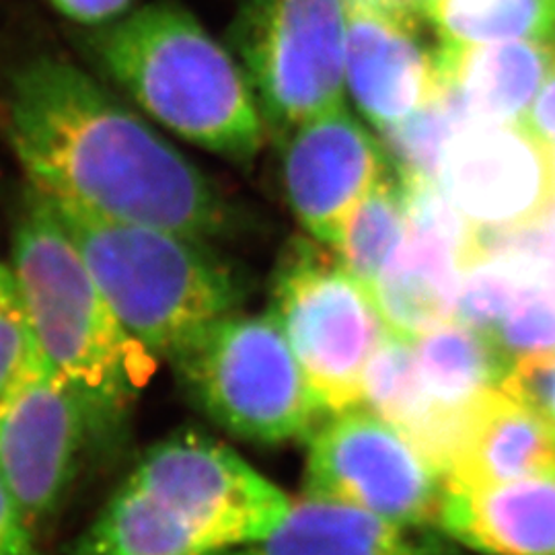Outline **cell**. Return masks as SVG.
Returning <instances> with one entry per match:
<instances>
[{
  "instance_id": "cell-25",
  "label": "cell",
  "mask_w": 555,
  "mask_h": 555,
  "mask_svg": "<svg viewBox=\"0 0 555 555\" xmlns=\"http://www.w3.org/2000/svg\"><path fill=\"white\" fill-rule=\"evenodd\" d=\"M504 261L529 286L555 291V224H539L515 231H477L476 254Z\"/></svg>"
},
{
  "instance_id": "cell-10",
  "label": "cell",
  "mask_w": 555,
  "mask_h": 555,
  "mask_svg": "<svg viewBox=\"0 0 555 555\" xmlns=\"http://www.w3.org/2000/svg\"><path fill=\"white\" fill-rule=\"evenodd\" d=\"M98 422L95 410L40 350L0 393V479L31 529L59 508Z\"/></svg>"
},
{
  "instance_id": "cell-9",
  "label": "cell",
  "mask_w": 555,
  "mask_h": 555,
  "mask_svg": "<svg viewBox=\"0 0 555 555\" xmlns=\"http://www.w3.org/2000/svg\"><path fill=\"white\" fill-rule=\"evenodd\" d=\"M305 496L325 498L401 527H438L444 476L366 405L327 416L309 437Z\"/></svg>"
},
{
  "instance_id": "cell-22",
  "label": "cell",
  "mask_w": 555,
  "mask_h": 555,
  "mask_svg": "<svg viewBox=\"0 0 555 555\" xmlns=\"http://www.w3.org/2000/svg\"><path fill=\"white\" fill-rule=\"evenodd\" d=\"M408 231V204L401 183L383 179L344 222L332 251L371 293L378 274Z\"/></svg>"
},
{
  "instance_id": "cell-12",
  "label": "cell",
  "mask_w": 555,
  "mask_h": 555,
  "mask_svg": "<svg viewBox=\"0 0 555 555\" xmlns=\"http://www.w3.org/2000/svg\"><path fill=\"white\" fill-rule=\"evenodd\" d=\"M401 188L408 231L378 274L373 295L387 330L414 341L453 319L463 266L476 251L477 229L463 219L438 181Z\"/></svg>"
},
{
  "instance_id": "cell-32",
  "label": "cell",
  "mask_w": 555,
  "mask_h": 555,
  "mask_svg": "<svg viewBox=\"0 0 555 555\" xmlns=\"http://www.w3.org/2000/svg\"><path fill=\"white\" fill-rule=\"evenodd\" d=\"M366 2H375V4L387 7V9H401V11L422 13V0H366Z\"/></svg>"
},
{
  "instance_id": "cell-5",
  "label": "cell",
  "mask_w": 555,
  "mask_h": 555,
  "mask_svg": "<svg viewBox=\"0 0 555 555\" xmlns=\"http://www.w3.org/2000/svg\"><path fill=\"white\" fill-rule=\"evenodd\" d=\"M171 362L192 401L233 437L282 444L311 437L323 416L270 311L220 319Z\"/></svg>"
},
{
  "instance_id": "cell-14",
  "label": "cell",
  "mask_w": 555,
  "mask_h": 555,
  "mask_svg": "<svg viewBox=\"0 0 555 555\" xmlns=\"http://www.w3.org/2000/svg\"><path fill=\"white\" fill-rule=\"evenodd\" d=\"M414 11L348 0L346 91L377 130L416 114L442 91L438 50L422 38Z\"/></svg>"
},
{
  "instance_id": "cell-27",
  "label": "cell",
  "mask_w": 555,
  "mask_h": 555,
  "mask_svg": "<svg viewBox=\"0 0 555 555\" xmlns=\"http://www.w3.org/2000/svg\"><path fill=\"white\" fill-rule=\"evenodd\" d=\"M38 352L11 266L0 263V393Z\"/></svg>"
},
{
  "instance_id": "cell-20",
  "label": "cell",
  "mask_w": 555,
  "mask_h": 555,
  "mask_svg": "<svg viewBox=\"0 0 555 555\" xmlns=\"http://www.w3.org/2000/svg\"><path fill=\"white\" fill-rule=\"evenodd\" d=\"M426 387L449 405H467L483 391L500 387L513 366L496 337L455 319L412 341Z\"/></svg>"
},
{
  "instance_id": "cell-15",
  "label": "cell",
  "mask_w": 555,
  "mask_h": 555,
  "mask_svg": "<svg viewBox=\"0 0 555 555\" xmlns=\"http://www.w3.org/2000/svg\"><path fill=\"white\" fill-rule=\"evenodd\" d=\"M555 472V430L531 408L492 387L467 403L447 488H479Z\"/></svg>"
},
{
  "instance_id": "cell-23",
  "label": "cell",
  "mask_w": 555,
  "mask_h": 555,
  "mask_svg": "<svg viewBox=\"0 0 555 555\" xmlns=\"http://www.w3.org/2000/svg\"><path fill=\"white\" fill-rule=\"evenodd\" d=\"M472 124L459 101L442 87L435 101L387 128H380V144L396 167L401 183L438 181L444 149L456 132Z\"/></svg>"
},
{
  "instance_id": "cell-3",
  "label": "cell",
  "mask_w": 555,
  "mask_h": 555,
  "mask_svg": "<svg viewBox=\"0 0 555 555\" xmlns=\"http://www.w3.org/2000/svg\"><path fill=\"white\" fill-rule=\"evenodd\" d=\"M11 270L46 364L112 420L149 385L157 357L119 321L52 204L29 188Z\"/></svg>"
},
{
  "instance_id": "cell-29",
  "label": "cell",
  "mask_w": 555,
  "mask_h": 555,
  "mask_svg": "<svg viewBox=\"0 0 555 555\" xmlns=\"http://www.w3.org/2000/svg\"><path fill=\"white\" fill-rule=\"evenodd\" d=\"M0 555H38L34 529L0 479Z\"/></svg>"
},
{
  "instance_id": "cell-26",
  "label": "cell",
  "mask_w": 555,
  "mask_h": 555,
  "mask_svg": "<svg viewBox=\"0 0 555 555\" xmlns=\"http://www.w3.org/2000/svg\"><path fill=\"white\" fill-rule=\"evenodd\" d=\"M494 337L513 360L555 352V291L529 288L522 293Z\"/></svg>"
},
{
  "instance_id": "cell-13",
  "label": "cell",
  "mask_w": 555,
  "mask_h": 555,
  "mask_svg": "<svg viewBox=\"0 0 555 555\" xmlns=\"http://www.w3.org/2000/svg\"><path fill=\"white\" fill-rule=\"evenodd\" d=\"M387 176L380 140L346 105L300 121L284 137L282 179L291 210L305 233L327 247Z\"/></svg>"
},
{
  "instance_id": "cell-19",
  "label": "cell",
  "mask_w": 555,
  "mask_h": 555,
  "mask_svg": "<svg viewBox=\"0 0 555 555\" xmlns=\"http://www.w3.org/2000/svg\"><path fill=\"white\" fill-rule=\"evenodd\" d=\"M364 405L410 438L444 476L467 405H449L426 387L414 344L387 330L364 377Z\"/></svg>"
},
{
  "instance_id": "cell-1",
  "label": "cell",
  "mask_w": 555,
  "mask_h": 555,
  "mask_svg": "<svg viewBox=\"0 0 555 555\" xmlns=\"http://www.w3.org/2000/svg\"><path fill=\"white\" fill-rule=\"evenodd\" d=\"M0 130L29 185L54 204L202 241L233 227L219 185L73 62L41 56L17 68Z\"/></svg>"
},
{
  "instance_id": "cell-30",
  "label": "cell",
  "mask_w": 555,
  "mask_h": 555,
  "mask_svg": "<svg viewBox=\"0 0 555 555\" xmlns=\"http://www.w3.org/2000/svg\"><path fill=\"white\" fill-rule=\"evenodd\" d=\"M60 15L87 27H100L128 15L137 0H48Z\"/></svg>"
},
{
  "instance_id": "cell-7",
  "label": "cell",
  "mask_w": 555,
  "mask_h": 555,
  "mask_svg": "<svg viewBox=\"0 0 555 555\" xmlns=\"http://www.w3.org/2000/svg\"><path fill=\"white\" fill-rule=\"evenodd\" d=\"M348 0H241L233 48L268 130L344 105Z\"/></svg>"
},
{
  "instance_id": "cell-17",
  "label": "cell",
  "mask_w": 555,
  "mask_h": 555,
  "mask_svg": "<svg viewBox=\"0 0 555 555\" xmlns=\"http://www.w3.org/2000/svg\"><path fill=\"white\" fill-rule=\"evenodd\" d=\"M438 527L486 555H555V472L447 488Z\"/></svg>"
},
{
  "instance_id": "cell-8",
  "label": "cell",
  "mask_w": 555,
  "mask_h": 555,
  "mask_svg": "<svg viewBox=\"0 0 555 555\" xmlns=\"http://www.w3.org/2000/svg\"><path fill=\"white\" fill-rule=\"evenodd\" d=\"M126 481L198 533L215 555L272 533L293 506L231 447L198 433L157 442Z\"/></svg>"
},
{
  "instance_id": "cell-31",
  "label": "cell",
  "mask_w": 555,
  "mask_h": 555,
  "mask_svg": "<svg viewBox=\"0 0 555 555\" xmlns=\"http://www.w3.org/2000/svg\"><path fill=\"white\" fill-rule=\"evenodd\" d=\"M522 124L555 149V64L543 87L539 89Z\"/></svg>"
},
{
  "instance_id": "cell-24",
  "label": "cell",
  "mask_w": 555,
  "mask_h": 555,
  "mask_svg": "<svg viewBox=\"0 0 555 555\" xmlns=\"http://www.w3.org/2000/svg\"><path fill=\"white\" fill-rule=\"evenodd\" d=\"M529 286L504 261L481 256L463 266L453 319L494 337L498 325Z\"/></svg>"
},
{
  "instance_id": "cell-33",
  "label": "cell",
  "mask_w": 555,
  "mask_h": 555,
  "mask_svg": "<svg viewBox=\"0 0 555 555\" xmlns=\"http://www.w3.org/2000/svg\"><path fill=\"white\" fill-rule=\"evenodd\" d=\"M550 220H552V222H554V224H555V208H554V212H552V217H550Z\"/></svg>"
},
{
  "instance_id": "cell-4",
  "label": "cell",
  "mask_w": 555,
  "mask_h": 555,
  "mask_svg": "<svg viewBox=\"0 0 555 555\" xmlns=\"http://www.w3.org/2000/svg\"><path fill=\"white\" fill-rule=\"evenodd\" d=\"M50 204L121 325L155 357H178L212 323L237 313L243 284L206 241Z\"/></svg>"
},
{
  "instance_id": "cell-18",
  "label": "cell",
  "mask_w": 555,
  "mask_h": 555,
  "mask_svg": "<svg viewBox=\"0 0 555 555\" xmlns=\"http://www.w3.org/2000/svg\"><path fill=\"white\" fill-rule=\"evenodd\" d=\"M442 87L472 124H508L529 112L555 64V41L438 48Z\"/></svg>"
},
{
  "instance_id": "cell-6",
  "label": "cell",
  "mask_w": 555,
  "mask_h": 555,
  "mask_svg": "<svg viewBox=\"0 0 555 555\" xmlns=\"http://www.w3.org/2000/svg\"><path fill=\"white\" fill-rule=\"evenodd\" d=\"M325 245L297 238L278 263L272 318L323 416L364 405V377L387 325L375 295Z\"/></svg>"
},
{
  "instance_id": "cell-21",
  "label": "cell",
  "mask_w": 555,
  "mask_h": 555,
  "mask_svg": "<svg viewBox=\"0 0 555 555\" xmlns=\"http://www.w3.org/2000/svg\"><path fill=\"white\" fill-rule=\"evenodd\" d=\"M444 46L555 41V0H422Z\"/></svg>"
},
{
  "instance_id": "cell-16",
  "label": "cell",
  "mask_w": 555,
  "mask_h": 555,
  "mask_svg": "<svg viewBox=\"0 0 555 555\" xmlns=\"http://www.w3.org/2000/svg\"><path fill=\"white\" fill-rule=\"evenodd\" d=\"M219 555H461L435 527H401L354 506L305 496L272 533Z\"/></svg>"
},
{
  "instance_id": "cell-11",
  "label": "cell",
  "mask_w": 555,
  "mask_h": 555,
  "mask_svg": "<svg viewBox=\"0 0 555 555\" xmlns=\"http://www.w3.org/2000/svg\"><path fill=\"white\" fill-rule=\"evenodd\" d=\"M444 196L477 231H515L555 208V149L525 124H467L438 167Z\"/></svg>"
},
{
  "instance_id": "cell-28",
  "label": "cell",
  "mask_w": 555,
  "mask_h": 555,
  "mask_svg": "<svg viewBox=\"0 0 555 555\" xmlns=\"http://www.w3.org/2000/svg\"><path fill=\"white\" fill-rule=\"evenodd\" d=\"M500 387L555 430V352L516 358Z\"/></svg>"
},
{
  "instance_id": "cell-2",
  "label": "cell",
  "mask_w": 555,
  "mask_h": 555,
  "mask_svg": "<svg viewBox=\"0 0 555 555\" xmlns=\"http://www.w3.org/2000/svg\"><path fill=\"white\" fill-rule=\"evenodd\" d=\"M89 54L140 112L227 159L251 160L268 126L237 56L171 0L132 9L85 36Z\"/></svg>"
}]
</instances>
